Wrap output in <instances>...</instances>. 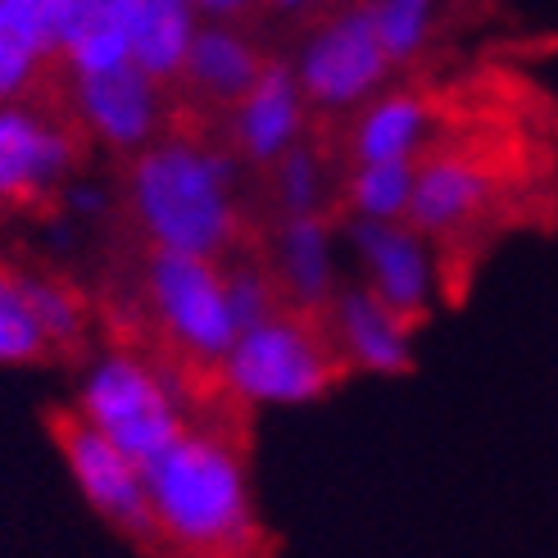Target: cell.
<instances>
[{
	"label": "cell",
	"instance_id": "6da1fadb",
	"mask_svg": "<svg viewBox=\"0 0 558 558\" xmlns=\"http://www.w3.org/2000/svg\"><path fill=\"white\" fill-rule=\"evenodd\" d=\"M163 558H272L250 490L245 450L214 427H186L146 468Z\"/></svg>",
	"mask_w": 558,
	"mask_h": 558
},
{
	"label": "cell",
	"instance_id": "7a4b0ae2",
	"mask_svg": "<svg viewBox=\"0 0 558 558\" xmlns=\"http://www.w3.org/2000/svg\"><path fill=\"white\" fill-rule=\"evenodd\" d=\"M236 155L205 146L201 136L173 132L128 155L123 209L136 241L182 250V255L228 259L245 241L236 209Z\"/></svg>",
	"mask_w": 558,
	"mask_h": 558
},
{
	"label": "cell",
	"instance_id": "3957f363",
	"mask_svg": "<svg viewBox=\"0 0 558 558\" xmlns=\"http://www.w3.org/2000/svg\"><path fill=\"white\" fill-rule=\"evenodd\" d=\"M64 60L46 54L14 105H0V209L41 214L92 146L77 119L73 82H60Z\"/></svg>",
	"mask_w": 558,
	"mask_h": 558
},
{
	"label": "cell",
	"instance_id": "277c9868",
	"mask_svg": "<svg viewBox=\"0 0 558 558\" xmlns=\"http://www.w3.org/2000/svg\"><path fill=\"white\" fill-rule=\"evenodd\" d=\"M350 373L327 310L300 304L241 327L232 354L222 359V386L236 404H314Z\"/></svg>",
	"mask_w": 558,
	"mask_h": 558
},
{
	"label": "cell",
	"instance_id": "5b68a950",
	"mask_svg": "<svg viewBox=\"0 0 558 558\" xmlns=\"http://www.w3.org/2000/svg\"><path fill=\"white\" fill-rule=\"evenodd\" d=\"M77 413L114 440L136 468H146L191 427L173 381L132 350H114L105 364H96L77 396Z\"/></svg>",
	"mask_w": 558,
	"mask_h": 558
},
{
	"label": "cell",
	"instance_id": "8992f818",
	"mask_svg": "<svg viewBox=\"0 0 558 558\" xmlns=\"http://www.w3.org/2000/svg\"><path fill=\"white\" fill-rule=\"evenodd\" d=\"M46 427H50L54 445H60L73 482L92 499V509L142 554L163 558V536H159V522L150 509L142 468H136L105 432H96L77 409H50Z\"/></svg>",
	"mask_w": 558,
	"mask_h": 558
},
{
	"label": "cell",
	"instance_id": "52a82bcc",
	"mask_svg": "<svg viewBox=\"0 0 558 558\" xmlns=\"http://www.w3.org/2000/svg\"><path fill=\"white\" fill-rule=\"evenodd\" d=\"M390 73H396V64H390L364 0L323 19V27H314L295 60V82L304 100L314 109H327V114L364 105L368 96H377Z\"/></svg>",
	"mask_w": 558,
	"mask_h": 558
},
{
	"label": "cell",
	"instance_id": "ba28073f",
	"mask_svg": "<svg viewBox=\"0 0 558 558\" xmlns=\"http://www.w3.org/2000/svg\"><path fill=\"white\" fill-rule=\"evenodd\" d=\"M350 245L364 264L368 291L400 314L409 327H417L432 310V241L413 228L409 218L400 222H373L350 218Z\"/></svg>",
	"mask_w": 558,
	"mask_h": 558
},
{
	"label": "cell",
	"instance_id": "9c48e42d",
	"mask_svg": "<svg viewBox=\"0 0 558 558\" xmlns=\"http://www.w3.org/2000/svg\"><path fill=\"white\" fill-rule=\"evenodd\" d=\"M73 105L92 142H105L119 155L150 146L163 123V87L132 60L105 73H73Z\"/></svg>",
	"mask_w": 558,
	"mask_h": 558
},
{
	"label": "cell",
	"instance_id": "30bf717a",
	"mask_svg": "<svg viewBox=\"0 0 558 558\" xmlns=\"http://www.w3.org/2000/svg\"><path fill=\"white\" fill-rule=\"evenodd\" d=\"M304 109H310V100L300 92L295 69L268 60L255 87L228 109V146L250 169H272L304 136V123H310Z\"/></svg>",
	"mask_w": 558,
	"mask_h": 558
},
{
	"label": "cell",
	"instance_id": "8fae6325",
	"mask_svg": "<svg viewBox=\"0 0 558 558\" xmlns=\"http://www.w3.org/2000/svg\"><path fill=\"white\" fill-rule=\"evenodd\" d=\"M495 195V173L482 155L468 150H432L417 159L413 173V205H409V222L427 241L454 236L459 228H468Z\"/></svg>",
	"mask_w": 558,
	"mask_h": 558
},
{
	"label": "cell",
	"instance_id": "7c38bea8",
	"mask_svg": "<svg viewBox=\"0 0 558 558\" xmlns=\"http://www.w3.org/2000/svg\"><path fill=\"white\" fill-rule=\"evenodd\" d=\"M327 323L354 373L404 377L413 368V327L400 314H390L368 287H341L327 304Z\"/></svg>",
	"mask_w": 558,
	"mask_h": 558
},
{
	"label": "cell",
	"instance_id": "4fadbf2b",
	"mask_svg": "<svg viewBox=\"0 0 558 558\" xmlns=\"http://www.w3.org/2000/svg\"><path fill=\"white\" fill-rule=\"evenodd\" d=\"M264 69H268V60L245 33H236L232 23H209V27H195L178 87L201 109H222V114H228L259 82Z\"/></svg>",
	"mask_w": 558,
	"mask_h": 558
},
{
	"label": "cell",
	"instance_id": "5bb4252c",
	"mask_svg": "<svg viewBox=\"0 0 558 558\" xmlns=\"http://www.w3.org/2000/svg\"><path fill=\"white\" fill-rule=\"evenodd\" d=\"M287 300L300 310H327L337 295V268H331V222L327 214L277 218V241L268 255Z\"/></svg>",
	"mask_w": 558,
	"mask_h": 558
},
{
	"label": "cell",
	"instance_id": "9a60e30c",
	"mask_svg": "<svg viewBox=\"0 0 558 558\" xmlns=\"http://www.w3.org/2000/svg\"><path fill=\"white\" fill-rule=\"evenodd\" d=\"M432 128V100L423 92H381L368 96L350 132V159L373 163V159H413L427 142Z\"/></svg>",
	"mask_w": 558,
	"mask_h": 558
},
{
	"label": "cell",
	"instance_id": "2e32d148",
	"mask_svg": "<svg viewBox=\"0 0 558 558\" xmlns=\"http://www.w3.org/2000/svg\"><path fill=\"white\" fill-rule=\"evenodd\" d=\"M60 60L73 73H105L132 60V0H69Z\"/></svg>",
	"mask_w": 558,
	"mask_h": 558
},
{
	"label": "cell",
	"instance_id": "e0dca14e",
	"mask_svg": "<svg viewBox=\"0 0 558 558\" xmlns=\"http://www.w3.org/2000/svg\"><path fill=\"white\" fill-rule=\"evenodd\" d=\"M195 37V0H132V64L163 92L178 87Z\"/></svg>",
	"mask_w": 558,
	"mask_h": 558
},
{
	"label": "cell",
	"instance_id": "ac0fdd59",
	"mask_svg": "<svg viewBox=\"0 0 558 558\" xmlns=\"http://www.w3.org/2000/svg\"><path fill=\"white\" fill-rule=\"evenodd\" d=\"M413 173L417 159H373L354 163L341 195L350 218H373V222H400L413 205Z\"/></svg>",
	"mask_w": 558,
	"mask_h": 558
},
{
	"label": "cell",
	"instance_id": "d6986e66",
	"mask_svg": "<svg viewBox=\"0 0 558 558\" xmlns=\"http://www.w3.org/2000/svg\"><path fill=\"white\" fill-rule=\"evenodd\" d=\"M0 359L5 364H54L33 295H27V272L5 259H0Z\"/></svg>",
	"mask_w": 558,
	"mask_h": 558
},
{
	"label": "cell",
	"instance_id": "ffe728a7",
	"mask_svg": "<svg viewBox=\"0 0 558 558\" xmlns=\"http://www.w3.org/2000/svg\"><path fill=\"white\" fill-rule=\"evenodd\" d=\"M27 295H33V310H37V323L50 341L54 364H69V359L87 350V300H82L64 277L33 272L27 277Z\"/></svg>",
	"mask_w": 558,
	"mask_h": 558
},
{
	"label": "cell",
	"instance_id": "44dd1931",
	"mask_svg": "<svg viewBox=\"0 0 558 558\" xmlns=\"http://www.w3.org/2000/svg\"><path fill=\"white\" fill-rule=\"evenodd\" d=\"M272 178V205L277 218H300V214H323V159L314 146L295 142L282 159L264 169Z\"/></svg>",
	"mask_w": 558,
	"mask_h": 558
},
{
	"label": "cell",
	"instance_id": "7402d4cb",
	"mask_svg": "<svg viewBox=\"0 0 558 558\" xmlns=\"http://www.w3.org/2000/svg\"><path fill=\"white\" fill-rule=\"evenodd\" d=\"M432 5L436 0H364V10L377 23V37L390 54V64H409L432 37Z\"/></svg>",
	"mask_w": 558,
	"mask_h": 558
},
{
	"label": "cell",
	"instance_id": "603a6c76",
	"mask_svg": "<svg viewBox=\"0 0 558 558\" xmlns=\"http://www.w3.org/2000/svg\"><path fill=\"white\" fill-rule=\"evenodd\" d=\"M0 10L23 27V37L41 54H60V27H64L69 0H0Z\"/></svg>",
	"mask_w": 558,
	"mask_h": 558
},
{
	"label": "cell",
	"instance_id": "cb8c5ba5",
	"mask_svg": "<svg viewBox=\"0 0 558 558\" xmlns=\"http://www.w3.org/2000/svg\"><path fill=\"white\" fill-rule=\"evenodd\" d=\"M272 10H287V14H295V10H314V5H323V0H268Z\"/></svg>",
	"mask_w": 558,
	"mask_h": 558
}]
</instances>
